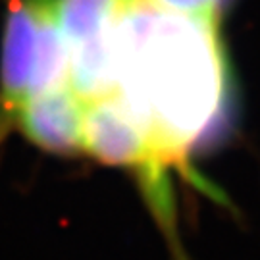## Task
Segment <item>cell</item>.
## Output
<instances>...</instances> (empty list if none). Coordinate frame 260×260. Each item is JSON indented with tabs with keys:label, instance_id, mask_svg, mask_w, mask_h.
<instances>
[{
	"label": "cell",
	"instance_id": "obj_1",
	"mask_svg": "<svg viewBox=\"0 0 260 260\" xmlns=\"http://www.w3.org/2000/svg\"><path fill=\"white\" fill-rule=\"evenodd\" d=\"M222 21L131 0L110 27L114 96L174 166L205 137L228 99Z\"/></svg>",
	"mask_w": 260,
	"mask_h": 260
},
{
	"label": "cell",
	"instance_id": "obj_2",
	"mask_svg": "<svg viewBox=\"0 0 260 260\" xmlns=\"http://www.w3.org/2000/svg\"><path fill=\"white\" fill-rule=\"evenodd\" d=\"M83 152L104 164L137 172L150 208L176 252V214L166 177L174 164L114 94L85 104Z\"/></svg>",
	"mask_w": 260,
	"mask_h": 260
},
{
	"label": "cell",
	"instance_id": "obj_3",
	"mask_svg": "<svg viewBox=\"0 0 260 260\" xmlns=\"http://www.w3.org/2000/svg\"><path fill=\"white\" fill-rule=\"evenodd\" d=\"M85 103L62 85L31 94L0 114V129H16L45 152L75 156L83 152Z\"/></svg>",
	"mask_w": 260,
	"mask_h": 260
},
{
	"label": "cell",
	"instance_id": "obj_4",
	"mask_svg": "<svg viewBox=\"0 0 260 260\" xmlns=\"http://www.w3.org/2000/svg\"><path fill=\"white\" fill-rule=\"evenodd\" d=\"M45 0H8L0 47V114L23 101L29 93L39 14Z\"/></svg>",
	"mask_w": 260,
	"mask_h": 260
},
{
	"label": "cell",
	"instance_id": "obj_5",
	"mask_svg": "<svg viewBox=\"0 0 260 260\" xmlns=\"http://www.w3.org/2000/svg\"><path fill=\"white\" fill-rule=\"evenodd\" d=\"M68 85L85 104L114 94V54L110 29L94 39L68 47Z\"/></svg>",
	"mask_w": 260,
	"mask_h": 260
},
{
	"label": "cell",
	"instance_id": "obj_6",
	"mask_svg": "<svg viewBox=\"0 0 260 260\" xmlns=\"http://www.w3.org/2000/svg\"><path fill=\"white\" fill-rule=\"evenodd\" d=\"M131 0H54V18L68 47L104 35Z\"/></svg>",
	"mask_w": 260,
	"mask_h": 260
},
{
	"label": "cell",
	"instance_id": "obj_7",
	"mask_svg": "<svg viewBox=\"0 0 260 260\" xmlns=\"http://www.w3.org/2000/svg\"><path fill=\"white\" fill-rule=\"evenodd\" d=\"M149 2L164 10H170V12H177V14L216 18L222 21L218 14V0H149Z\"/></svg>",
	"mask_w": 260,
	"mask_h": 260
},
{
	"label": "cell",
	"instance_id": "obj_8",
	"mask_svg": "<svg viewBox=\"0 0 260 260\" xmlns=\"http://www.w3.org/2000/svg\"><path fill=\"white\" fill-rule=\"evenodd\" d=\"M233 2L235 0H218V14H220V18H223V14L228 12V8H232Z\"/></svg>",
	"mask_w": 260,
	"mask_h": 260
}]
</instances>
